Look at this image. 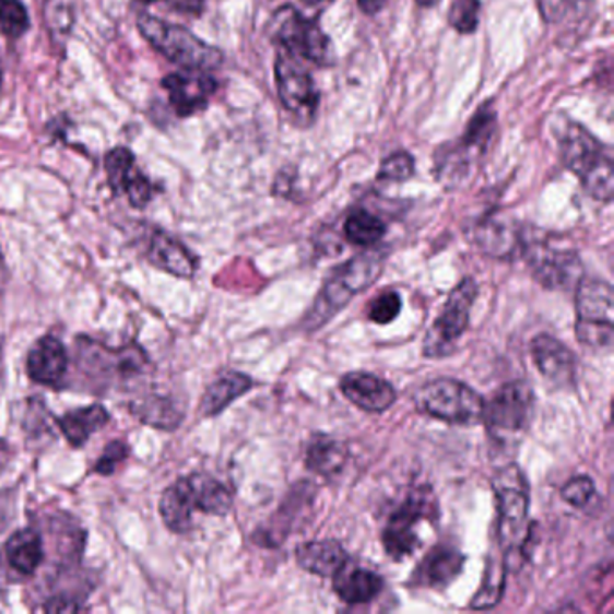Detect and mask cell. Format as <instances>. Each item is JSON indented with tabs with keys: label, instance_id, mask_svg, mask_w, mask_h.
Wrapping results in <instances>:
<instances>
[{
	"label": "cell",
	"instance_id": "44",
	"mask_svg": "<svg viewBox=\"0 0 614 614\" xmlns=\"http://www.w3.org/2000/svg\"><path fill=\"white\" fill-rule=\"evenodd\" d=\"M0 85H2V66H0Z\"/></svg>",
	"mask_w": 614,
	"mask_h": 614
},
{
	"label": "cell",
	"instance_id": "10",
	"mask_svg": "<svg viewBox=\"0 0 614 614\" xmlns=\"http://www.w3.org/2000/svg\"><path fill=\"white\" fill-rule=\"evenodd\" d=\"M272 38L282 44L292 57H303L318 66H327L332 58L328 36L316 21H307L294 8H283L271 24Z\"/></svg>",
	"mask_w": 614,
	"mask_h": 614
},
{
	"label": "cell",
	"instance_id": "23",
	"mask_svg": "<svg viewBox=\"0 0 614 614\" xmlns=\"http://www.w3.org/2000/svg\"><path fill=\"white\" fill-rule=\"evenodd\" d=\"M314 499V488L310 483H302L291 492V496L282 503V507L276 512V518L272 519L271 528H263L257 533L258 544L263 546H278L287 539L288 533L294 530L292 522L296 519V513L307 507Z\"/></svg>",
	"mask_w": 614,
	"mask_h": 614
},
{
	"label": "cell",
	"instance_id": "14",
	"mask_svg": "<svg viewBox=\"0 0 614 614\" xmlns=\"http://www.w3.org/2000/svg\"><path fill=\"white\" fill-rule=\"evenodd\" d=\"M163 87L168 91L169 102L180 118L199 113L215 93L216 82L204 71L174 72L164 78Z\"/></svg>",
	"mask_w": 614,
	"mask_h": 614
},
{
	"label": "cell",
	"instance_id": "36",
	"mask_svg": "<svg viewBox=\"0 0 614 614\" xmlns=\"http://www.w3.org/2000/svg\"><path fill=\"white\" fill-rule=\"evenodd\" d=\"M413 169H415L413 157L405 152H397L389 155L380 166V177L386 180H405L413 175Z\"/></svg>",
	"mask_w": 614,
	"mask_h": 614
},
{
	"label": "cell",
	"instance_id": "20",
	"mask_svg": "<svg viewBox=\"0 0 614 614\" xmlns=\"http://www.w3.org/2000/svg\"><path fill=\"white\" fill-rule=\"evenodd\" d=\"M297 564L302 566L308 574L318 575V577H330L338 574L344 564L349 563L350 557L343 544L333 539H324V541H312L297 546L296 550Z\"/></svg>",
	"mask_w": 614,
	"mask_h": 614
},
{
	"label": "cell",
	"instance_id": "22",
	"mask_svg": "<svg viewBox=\"0 0 614 614\" xmlns=\"http://www.w3.org/2000/svg\"><path fill=\"white\" fill-rule=\"evenodd\" d=\"M149 258L154 265L177 278H193L197 258L179 240L157 231L150 241Z\"/></svg>",
	"mask_w": 614,
	"mask_h": 614
},
{
	"label": "cell",
	"instance_id": "39",
	"mask_svg": "<svg viewBox=\"0 0 614 614\" xmlns=\"http://www.w3.org/2000/svg\"><path fill=\"white\" fill-rule=\"evenodd\" d=\"M539 8L546 21L557 22L568 8V0H539Z\"/></svg>",
	"mask_w": 614,
	"mask_h": 614
},
{
	"label": "cell",
	"instance_id": "2",
	"mask_svg": "<svg viewBox=\"0 0 614 614\" xmlns=\"http://www.w3.org/2000/svg\"><path fill=\"white\" fill-rule=\"evenodd\" d=\"M497 503V539L510 555L521 553L527 560V522L530 510V488L527 477L518 465L503 467L492 480Z\"/></svg>",
	"mask_w": 614,
	"mask_h": 614
},
{
	"label": "cell",
	"instance_id": "7",
	"mask_svg": "<svg viewBox=\"0 0 614 614\" xmlns=\"http://www.w3.org/2000/svg\"><path fill=\"white\" fill-rule=\"evenodd\" d=\"M438 516V503L429 485L415 486L404 503L394 510L382 532V546L393 560L415 555L422 546L418 528Z\"/></svg>",
	"mask_w": 614,
	"mask_h": 614
},
{
	"label": "cell",
	"instance_id": "35",
	"mask_svg": "<svg viewBox=\"0 0 614 614\" xmlns=\"http://www.w3.org/2000/svg\"><path fill=\"white\" fill-rule=\"evenodd\" d=\"M480 0H454L449 13V22L456 32L474 33L480 22Z\"/></svg>",
	"mask_w": 614,
	"mask_h": 614
},
{
	"label": "cell",
	"instance_id": "38",
	"mask_svg": "<svg viewBox=\"0 0 614 614\" xmlns=\"http://www.w3.org/2000/svg\"><path fill=\"white\" fill-rule=\"evenodd\" d=\"M164 2L182 15L200 16L204 11V0H164Z\"/></svg>",
	"mask_w": 614,
	"mask_h": 614
},
{
	"label": "cell",
	"instance_id": "32",
	"mask_svg": "<svg viewBox=\"0 0 614 614\" xmlns=\"http://www.w3.org/2000/svg\"><path fill=\"white\" fill-rule=\"evenodd\" d=\"M563 499L569 503L571 507L579 508V510H589V508L599 507L600 499L597 486L593 480L589 476H575L563 486Z\"/></svg>",
	"mask_w": 614,
	"mask_h": 614
},
{
	"label": "cell",
	"instance_id": "34",
	"mask_svg": "<svg viewBox=\"0 0 614 614\" xmlns=\"http://www.w3.org/2000/svg\"><path fill=\"white\" fill-rule=\"evenodd\" d=\"M400 310H402V297H400L399 292L386 291L369 303L368 318L375 324L386 327V324L393 323L394 319L399 318Z\"/></svg>",
	"mask_w": 614,
	"mask_h": 614
},
{
	"label": "cell",
	"instance_id": "8",
	"mask_svg": "<svg viewBox=\"0 0 614 614\" xmlns=\"http://www.w3.org/2000/svg\"><path fill=\"white\" fill-rule=\"evenodd\" d=\"M415 404L425 415L452 425L480 424L485 410L482 394L456 379L430 380L416 391Z\"/></svg>",
	"mask_w": 614,
	"mask_h": 614
},
{
	"label": "cell",
	"instance_id": "26",
	"mask_svg": "<svg viewBox=\"0 0 614 614\" xmlns=\"http://www.w3.org/2000/svg\"><path fill=\"white\" fill-rule=\"evenodd\" d=\"M193 499H191L188 480L180 477L179 482L168 486L161 497L160 512L164 524L172 532L185 533L190 530L193 516Z\"/></svg>",
	"mask_w": 614,
	"mask_h": 614
},
{
	"label": "cell",
	"instance_id": "6",
	"mask_svg": "<svg viewBox=\"0 0 614 614\" xmlns=\"http://www.w3.org/2000/svg\"><path fill=\"white\" fill-rule=\"evenodd\" d=\"M535 411V393L524 380L508 382L497 389L485 404L482 422L486 433L497 444H512L521 440L532 424Z\"/></svg>",
	"mask_w": 614,
	"mask_h": 614
},
{
	"label": "cell",
	"instance_id": "18",
	"mask_svg": "<svg viewBox=\"0 0 614 614\" xmlns=\"http://www.w3.org/2000/svg\"><path fill=\"white\" fill-rule=\"evenodd\" d=\"M332 579L335 594L343 602L352 605L368 604L371 600L377 599L385 589V580L379 574L355 566L352 560L344 564Z\"/></svg>",
	"mask_w": 614,
	"mask_h": 614
},
{
	"label": "cell",
	"instance_id": "29",
	"mask_svg": "<svg viewBox=\"0 0 614 614\" xmlns=\"http://www.w3.org/2000/svg\"><path fill=\"white\" fill-rule=\"evenodd\" d=\"M507 564L499 563L496 558H488L482 588L471 602L472 610H492L501 602L507 588Z\"/></svg>",
	"mask_w": 614,
	"mask_h": 614
},
{
	"label": "cell",
	"instance_id": "21",
	"mask_svg": "<svg viewBox=\"0 0 614 614\" xmlns=\"http://www.w3.org/2000/svg\"><path fill=\"white\" fill-rule=\"evenodd\" d=\"M349 458V447L344 441L328 435H316L308 444L305 463L314 474L324 480H335L341 476Z\"/></svg>",
	"mask_w": 614,
	"mask_h": 614
},
{
	"label": "cell",
	"instance_id": "15",
	"mask_svg": "<svg viewBox=\"0 0 614 614\" xmlns=\"http://www.w3.org/2000/svg\"><path fill=\"white\" fill-rule=\"evenodd\" d=\"M105 169H107L108 182L113 186V190L116 193L127 194L133 208H144L149 204L154 194V188L150 185V180L135 168V157L130 150L114 149L113 152H108Z\"/></svg>",
	"mask_w": 614,
	"mask_h": 614
},
{
	"label": "cell",
	"instance_id": "30",
	"mask_svg": "<svg viewBox=\"0 0 614 614\" xmlns=\"http://www.w3.org/2000/svg\"><path fill=\"white\" fill-rule=\"evenodd\" d=\"M386 235L385 222L368 211L357 210L344 224V236L350 244L358 247L375 246Z\"/></svg>",
	"mask_w": 614,
	"mask_h": 614
},
{
	"label": "cell",
	"instance_id": "41",
	"mask_svg": "<svg viewBox=\"0 0 614 614\" xmlns=\"http://www.w3.org/2000/svg\"><path fill=\"white\" fill-rule=\"evenodd\" d=\"M357 2L364 13L375 15V13H379V11L382 10V5H385L386 0H357Z\"/></svg>",
	"mask_w": 614,
	"mask_h": 614
},
{
	"label": "cell",
	"instance_id": "25",
	"mask_svg": "<svg viewBox=\"0 0 614 614\" xmlns=\"http://www.w3.org/2000/svg\"><path fill=\"white\" fill-rule=\"evenodd\" d=\"M190 486L194 510L210 513V516H226L233 508V494L224 483L215 477L197 472L186 477Z\"/></svg>",
	"mask_w": 614,
	"mask_h": 614
},
{
	"label": "cell",
	"instance_id": "40",
	"mask_svg": "<svg viewBox=\"0 0 614 614\" xmlns=\"http://www.w3.org/2000/svg\"><path fill=\"white\" fill-rule=\"evenodd\" d=\"M47 613H76L82 610V605L78 604L76 600L66 599V597H58L52 599L44 605Z\"/></svg>",
	"mask_w": 614,
	"mask_h": 614
},
{
	"label": "cell",
	"instance_id": "33",
	"mask_svg": "<svg viewBox=\"0 0 614 614\" xmlns=\"http://www.w3.org/2000/svg\"><path fill=\"white\" fill-rule=\"evenodd\" d=\"M0 27L8 36H21L29 27V16L21 0H0Z\"/></svg>",
	"mask_w": 614,
	"mask_h": 614
},
{
	"label": "cell",
	"instance_id": "13",
	"mask_svg": "<svg viewBox=\"0 0 614 614\" xmlns=\"http://www.w3.org/2000/svg\"><path fill=\"white\" fill-rule=\"evenodd\" d=\"M533 363L539 374L557 388H571L577 379V358L574 352L558 339L541 333L530 344Z\"/></svg>",
	"mask_w": 614,
	"mask_h": 614
},
{
	"label": "cell",
	"instance_id": "4",
	"mask_svg": "<svg viewBox=\"0 0 614 614\" xmlns=\"http://www.w3.org/2000/svg\"><path fill=\"white\" fill-rule=\"evenodd\" d=\"M139 32L169 62L179 63L190 71H210L222 63V52L208 46L186 27L175 26L152 15H141Z\"/></svg>",
	"mask_w": 614,
	"mask_h": 614
},
{
	"label": "cell",
	"instance_id": "3",
	"mask_svg": "<svg viewBox=\"0 0 614 614\" xmlns=\"http://www.w3.org/2000/svg\"><path fill=\"white\" fill-rule=\"evenodd\" d=\"M563 161L582 182L593 199L611 202L614 191L613 161L604 144L582 129L571 125L563 139Z\"/></svg>",
	"mask_w": 614,
	"mask_h": 614
},
{
	"label": "cell",
	"instance_id": "27",
	"mask_svg": "<svg viewBox=\"0 0 614 614\" xmlns=\"http://www.w3.org/2000/svg\"><path fill=\"white\" fill-rule=\"evenodd\" d=\"M110 421L108 411L103 405H88L80 410L69 411L58 425L72 447H82L96 430L102 429Z\"/></svg>",
	"mask_w": 614,
	"mask_h": 614
},
{
	"label": "cell",
	"instance_id": "19",
	"mask_svg": "<svg viewBox=\"0 0 614 614\" xmlns=\"http://www.w3.org/2000/svg\"><path fill=\"white\" fill-rule=\"evenodd\" d=\"M463 564H465L463 553L452 546H436L427 553V557L416 569L415 582L425 588H449L461 574Z\"/></svg>",
	"mask_w": 614,
	"mask_h": 614
},
{
	"label": "cell",
	"instance_id": "16",
	"mask_svg": "<svg viewBox=\"0 0 614 614\" xmlns=\"http://www.w3.org/2000/svg\"><path fill=\"white\" fill-rule=\"evenodd\" d=\"M339 388L352 404L366 413H385L397 400V391L388 380L366 371L344 375Z\"/></svg>",
	"mask_w": 614,
	"mask_h": 614
},
{
	"label": "cell",
	"instance_id": "43",
	"mask_svg": "<svg viewBox=\"0 0 614 614\" xmlns=\"http://www.w3.org/2000/svg\"><path fill=\"white\" fill-rule=\"evenodd\" d=\"M303 2L308 5H318L323 4V2H327V0H303Z\"/></svg>",
	"mask_w": 614,
	"mask_h": 614
},
{
	"label": "cell",
	"instance_id": "31",
	"mask_svg": "<svg viewBox=\"0 0 614 614\" xmlns=\"http://www.w3.org/2000/svg\"><path fill=\"white\" fill-rule=\"evenodd\" d=\"M133 415L139 416L144 424L163 427V429H174L175 425H179V411L175 408L174 402L161 397H149V399L139 400L135 404L130 405Z\"/></svg>",
	"mask_w": 614,
	"mask_h": 614
},
{
	"label": "cell",
	"instance_id": "17",
	"mask_svg": "<svg viewBox=\"0 0 614 614\" xmlns=\"http://www.w3.org/2000/svg\"><path fill=\"white\" fill-rule=\"evenodd\" d=\"M67 350L60 339L46 335L38 339L27 355V374L38 385L57 386L66 377Z\"/></svg>",
	"mask_w": 614,
	"mask_h": 614
},
{
	"label": "cell",
	"instance_id": "11",
	"mask_svg": "<svg viewBox=\"0 0 614 614\" xmlns=\"http://www.w3.org/2000/svg\"><path fill=\"white\" fill-rule=\"evenodd\" d=\"M528 265L533 278L550 291H569L577 287L583 278V265L579 255L560 251L548 246L528 247Z\"/></svg>",
	"mask_w": 614,
	"mask_h": 614
},
{
	"label": "cell",
	"instance_id": "37",
	"mask_svg": "<svg viewBox=\"0 0 614 614\" xmlns=\"http://www.w3.org/2000/svg\"><path fill=\"white\" fill-rule=\"evenodd\" d=\"M129 456V447L125 446L123 441L114 440L108 444L107 449L103 451L102 458L97 461L94 471L103 476H110L119 463Z\"/></svg>",
	"mask_w": 614,
	"mask_h": 614
},
{
	"label": "cell",
	"instance_id": "28",
	"mask_svg": "<svg viewBox=\"0 0 614 614\" xmlns=\"http://www.w3.org/2000/svg\"><path fill=\"white\" fill-rule=\"evenodd\" d=\"M5 557H8L11 568L19 574H35L36 568L42 564V558H44L40 533L33 528L13 533L5 544Z\"/></svg>",
	"mask_w": 614,
	"mask_h": 614
},
{
	"label": "cell",
	"instance_id": "1",
	"mask_svg": "<svg viewBox=\"0 0 614 614\" xmlns=\"http://www.w3.org/2000/svg\"><path fill=\"white\" fill-rule=\"evenodd\" d=\"M385 271L382 252H363L343 265L333 269L324 280L318 299L303 319L302 327L307 332H316L335 318L357 294L371 287Z\"/></svg>",
	"mask_w": 614,
	"mask_h": 614
},
{
	"label": "cell",
	"instance_id": "9",
	"mask_svg": "<svg viewBox=\"0 0 614 614\" xmlns=\"http://www.w3.org/2000/svg\"><path fill=\"white\" fill-rule=\"evenodd\" d=\"M476 297L477 283L472 278H465L449 294L440 316L436 318L429 332L425 333V357H449L454 352L456 343L463 338V333L471 324V310Z\"/></svg>",
	"mask_w": 614,
	"mask_h": 614
},
{
	"label": "cell",
	"instance_id": "42",
	"mask_svg": "<svg viewBox=\"0 0 614 614\" xmlns=\"http://www.w3.org/2000/svg\"><path fill=\"white\" fill-rule=\"evenodd\" d=\"M418 4L424 5V8H433V5L438 4L440 0H416Z\"/></svg>",
	"mask_w": 614,
	"mask_h": 614
},
{
	"label": "cell",
	"instance_id": "24",
	"mask_svg": "<svg viewBox=\"0 0 614 614\" xmlns=\"http://www.w3.org/2000/svg\"><path fill=\"white\" fill-rule=\"evenodd\" d=\"M255 388V380L240 371H226L208 388L202 399V415L216 416L233 404L241 394L249 393Z\"/></svg>",
	"mask_w": 614,
	"mask_h": 614
},
{
	"label": "cell",
	"instance_id": "5",
	"mask_svg": "<svg viewBox=\"0 0 614 614\" xmlns=\"http://www.w3.org/2000/svg\"><path fill=\"white\" fill-rule=\"evenodd\" d=\"M577 339L593 350L611 349L614 338V292L610 283L597 278H582L575 294Z\"/></svg>",
	"mask_w": 614,
	"mask_h": 614
},
{
	"label": "cell",
	"instance_id": "12",
	"mask_svg": "<svg viewBox=\"0 0 614 614\" xmlns=\"http://www.w3.org/2000/svg\"><path fill=\"white\" fill-rule=\"evenodd\" d=\"M276 83L283 107L296 116H310L314 113L318 105V93L312 78L291 52L278 57Z\"/></svg>",
	"mask_w": 614,
	"mask_h": 614
}]
</instances>
